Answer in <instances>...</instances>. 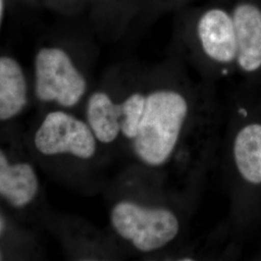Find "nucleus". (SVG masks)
Segmentation results:
<instances>
[{"label":"nucleus","instance_id":"13","mask_svg":"<svg viewBox=\"0 0 261 261\" xmlns=\"http://www.w3.org/2000/svg\"><path fill=\"white\" fill-rule=\"evenodd\" d=\"M88 3L92 5V9L95 13L100 15L98 18H102L103 13L107 12L108 5L110 4V0H88Z\"/></svg>","mask_w":261,"mask_h":261},{"label":"nucleus","instance_id":"3","mask_svg":"<svg viewBox=\"0 0 261 261\" xmlns=\"http://www.w3.org/2000/svg\"><path fill=\"white\" fill-rule=\"evenodd\" d=\"M111 224L122 239L138 251L151 252L163 249L177 237L180 223L171 210L122 200L112 207Z\"/></svg>","mask_w":261,"mask_h":261},{"label":"nucleus","instance_id":"11","mask_svg":"<svg viewBox=\"0 0 261 261\" xmlns=\"http://www.w3.org/2000/svg\"><path fill=\"white\" fill-rule=\"evenodd\" d=\"M146 94L133 92L120 105L121 135L127 140H134L139 132L140 121L145 109Z\"/></svg>","mask_w":261,"mask_h":261},{"label":"nucleus","instance_id":"5","mask_svg":"<svg viewBox=\"0 0 261 261\" xmlns=\"http://www.w3.org/2000/svg\"><path fill=\"white\" fill-rule=\"evenodd\" d=\"M196 34L203 54L217 64L236 60L237 44L233 18L221 7L204 10L197 18Z\"/></svg>","mask_w":261,"mask_h":261},{"label":"nucleus","instance_id":"7","mask_svg":"<svg viewBox=\"0 0 261 261\" xmlns=\"http://www.w3.org/2000/svg\"><path fill=\"white\" fill-rule=\"evenodd\" d=\"M39 178L28 163L11 164L0 148V196L15 208L29 205L38 195Z\"/></svg>","mask_w":261,"mask_h":261},{"label":"nucleus","instance_id":"10","mask_svg":"<svg viewBox=\"0 0 261 261\" xmlns=\"http://www.w3.org/2000/svg\"><path fill=\"white\" fill-rule=\"evenodd\" d=\"M235 166L245 181L261 184V124L252 123L243 127L233 143Z\"/></svg>","mask_w":261,"mask_h":261},{"label":"nucleus","instance_id":"15","mask_svg":"<svg viewBox=\"0 0 261 261\" xmlns=\"http://www.w3.org/2000/svg\"><path fill=\"white\" fill-rule=\"evenodd\" d=\"M3 229H4V224H3L2 220L0 219V235L2 234V231H3Z\"/></svg>","mask_w":261,"mask_h":261},{"label":"nucleus","instance_id":"16","mask_svg":"<svg viewBox=\"0 0 261 261\" xmlns=\"http://www.w3.org/2000/svg\"><path fill=\"white\" fill-rule=\"evenodd\" d=\"M2 259V254H1V252H0V260Z\"/></svg>","mask_w":261,"mask_h":261},{"label":"nucleus","instance_id":"8","mask_svg":"<svg viewBox=\"0 0 261 261\" xmlns=\"http://www.w3.org/2000/svg\"><path fill=\"white\" fill-rule=\"evenodd\" d=\"M28 100L29 84L23 67L14 56H0V121L17 117Z\"/></svg>","mask_w":261,"mask_h":261},{"label":"nucleus","instance_id":"6","mask_svg":"<svg viewBox=\"0 0 261 261\" xmlns=\"http://www.w3.org/2000/svg\"><path fill=\"white\" fill-rule=\"evenodd\" d=\"M237 55L236 63L247 73L261 68V10L252 3H240L232 12Z\"/></svg>","mask_w":261,"mask_h":261},{"label":"nucleus","instance_id":"9","mask_svg":"<svg viewBox=\"0 0 261 261\" xmlns=\"http://www.w3.org/2000/svg\"><path fill=\"white\" fill-rule=\"evenodd\" d=\"M120 105L103 90L94 91L86 103V122L97 140L110 144L121 134Z\"/></svg>","mask_w":261,"mask_h":261},{"label":"nucleus","instance_id":"1","mask_svg":"<svg viewBox=\"0 0 261 261\" xmlns=\"http://www.w3.org/2000/svg\"><path fill=\"white\" fill-rule=\"evenodd\" d=\"M188 114V100L175 89L158 88L146 94L139 132L132 140L136 157L150 168L166 165L177 146Z\"/></svg>","mask_w":261,"mask_h":261},{"label":"nucleus","instance_id":"12","mask_svg":"<svg viewBox=\"0 0 261 261\" xmlns=\"http://www.w3.org/2000/svg\"><path fill=\"white\" fill-rule=\"evenodd\" d=\"M28 3H33L36 5H41L48 9L68 13L75 10L77 6L87 4L88 0H24Z\"/></svg>","mask_w":261,"mask_h":261},{"label":"nucleus","instance_id":"2","mask_svg":"<svg viewBox=\"0 0 261 261\" xmlns=\"http://www.w3.org/2000/svg\"><path fill=\"white\" fill-rule=\"evenodd\" d=\"M88 83L65 47L45 45L34 56L33 90L43 103L74 108L87 93Z\"/></svg>","mask_w":261,"mask_h":261},{"label":"nucleus","instance_id":"4","mask_svg":"<svg viewBox=\"0 0 261 261\" xmlns=\"http://www.w3.org/2000/svg\"><path fill=\"white\" fill-rule=\"evenodd\" d=\"M97 142L87 122L62 111L47 113L34 136L35 148L44 156L89 160L96 154Z\"/></svg>","mask_w":261,"mask_h":261},{"label":"nucleus","instance_id":"14","mask_svg":"<svg viewBox=\"0 0 261 261\" xmlns=\"http://www.w3.org/2000/svg\"><path fill=\"white\" fill-rule=\"evenodd\" d=\"M10 5H11V0H0V33L7 19Z\"/></svg>","mask_w":261,"mask_h":261}]
</instances>
